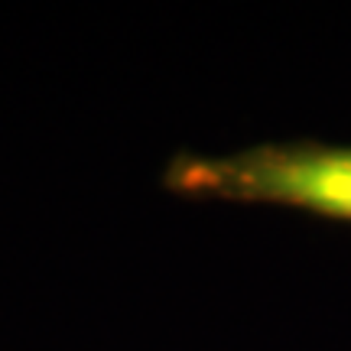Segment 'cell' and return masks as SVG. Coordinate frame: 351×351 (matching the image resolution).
Instances as JSON below:
<instances>
[{
  "mask_svg": "<svg viewBox=\"0 0 351 351\" xmlns=\"http://www.w3.org/2000/svg\"><path fill=\"white\" fill-rule=\"evenodd\" d=\"M163 189L179 199L274 205L351 225V143L302 137L231 153H176Z\"/></svg>",
  "mask_w": 351,
  "mask_h": 351,
  "instance_id": "6da1fadb",
  "label": "cell"
}]
</instances>
